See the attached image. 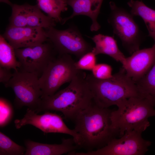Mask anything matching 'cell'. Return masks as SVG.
I'll use <instances>...</instances> for the list:
<instances>
[{
    "label": "cell",
    "mask_w": 155,
    "mask_h": 155,
    "mask_svg": "<svg viewBox=\"0 0 155 155\" xmlns=\"http://www.w3.org/2000/svg\"><path fill=\"white\" fill-rule=\"evenodd\" d=\"M112 110L100 107L94 102L80 111L73 121L80 138V147L89 152L103 147L117 135L113 129Z\"/></svg>",
    "instance_id": "1"
},
{
    "label": "cell",
    "mask_w": 155,
    "mask_h": 155,
    "mask_svg": "<svg viewBox=\"0 0 155 155\" xmlns=\"http://www.w3.org/2000/svg\"><path fill=\"white\" fill-rule=\"evenodd\" d=\"M86 76V74L80 70L66 88L52 95L41 98L35 112L59 111L65 118L73 120L80 111L94 102Z\"/></svg>",
    "instance_id": "2"
},
{
    "label": "cell",
    "mask_w": 155,
    "mask_h": 155,
    "mask_svg": "<svg viewBox=\"0 0 155 155\" xmlns=\"http://www.w3.org/2000/svg\"><path fill=\"white\" fill-rule=\"evenodd\" d=\"M86 80L94 102L101 107L108 108L129 98L142 96L136 84L123 67L108 79H98L91 73L86 75Z\"/></svg>",
    "instance_id": "3"
},
{
    "label": "cell",
    "mask_w": 155,
    "mask_h": 155,
    "mask_svg": "<svg viewBox=\"0 0 155 155\" xmlns=\"http://www.w3.org/2000/svg\"><path fill=\"white\" fill-rule=\"evenodd\" d=\"M117 106L118 109L112 111L110 119L112 128L119 137L127 131L142 133L150 125L148 118L155 116L154 106L142 96L125 99Z\"/></svg>",
    "instance_id": "4"
},
{
    "label": "cell",
    "mask_w": 155,
    "mask_h": 155,
    "mask_svg": "<svg viewBox=\"0 0 155 155\" xmlns=\"http://www.w3.org/2000/svg\"><path fill=\"white\" fill-rule=\"evenodd\" d=\"M71 55H59L49 64L39 78L41 98L52 95L63 84L70 82L80 70L75 67Z\"/></svg>",
    "instance_id": "5"
},
{
    "label": "cell",
    "mask_w": 155,
    "mask_h": 155,
    "mask_svg": "<svg viewBox=\"0 0 155 155\" xmlns=\"http://www.w3.org/2000/svg\"><path fill=\"white\" fill-rule=\"evenodd\" d=\"M111 11L108 22L113 28L114 34L121 40L122 45L132 54L140 49L144 36L133 16L125 9L117 6L112 1L109 3Z\"/></svg>",
    "instance_id": "6"
},
{
    "label": "cell",
    "mask_w": 155,
    "mask_h": 155,
    "mask_svg": "<svg viewBox=\"0 0 155 155\" xmlns=\"http://www.w3.org/2000/svg\"><path fill=\"white\" fill-rule=\"evenodd\" d=\"M4 85L13 90L15 95V104L17 107L27 106L35 112L42 94L38 76L19 70L14 71L11 78Z\"/></svg>",
    "instance_id": "7"
},
{
    "label": "cell",
    "mask_w": 155,
    "mask_h": 155,
    "mask_svg": "<svg viewBox=\"0 0 155 155\" xmlns=\"http://www.w3.org/2000/svg\"><path fill=\"white\" fill-rule=\"evenodd\" d=\"M45 30L48 40L59 55H73L80 59L92 51V46L84 39L74 25L64 30H58L54 27Z\"/></svg>",
    "instance_id": "8"
},
{
    "label": "cell",
    "mask_w": 155,
    "mask_h": 155,
    "mask_svg": "<svg viewBox=\"0 0 155 155\" xmlns=\"http://www.w3.org/2000/svg\"><path fill=\"white\" fill-rule=\"evenodd\" d=\"M142 133L126 131L119 139L115 138L101 148L86 152H75L74 155H143L148 150L152 142L144 139Z\"/></svg>",
    "instance_id": "9"
},
{
    "label": "cell",
    "mask_w": 155,
    "mask_h": 155,
    "mask_svg": "<svg viewBox=\"0 0 155 155\" xmlns=\"http://www.w3.org/2000/svg\"><path fill=\"white\" fill-rule=\"evenodd\" d=\"M20 63L19 70L34 74L39 78L57 53L48 40L32 46L15 49Z\"/></svg>",
    "instance_id": "10"
},
{
    "label": "cell",
    "mask_w": 155,
    "mask_h": 155,
    "mask_svg": "<svg viewBox=\"0 0 155 155\" xmlns=\"http://www.w3.org/2000/svg\"><path fill=\"white\" fill-rule=\"evenodd\" d=\"M15 127L19 129L24 126L30 125L45 133H59L72 136L75 143L80 146V138L74 129L69 128L61 117L55 113L46 111L42 115H38L34 111L28 108L23 117L14 121Z\"/></svg>",
    "instance_id": "11"
},
{
    "label": "cell",
    "mask_w": 155,
    "mask_h": 155,
    "mask_svg": "<svg viewBox=\"0 0 155 155\" xmlns=\"http://www.w3.org/2000/svg\"><path fill=\"white\" fill-rule=\"evenodd\" d=\"M9 25L18 27H39L46 29L54 27L55 21L45 15L37 5L13 4Z\"/></svg>",
    "instance_id": "12"
},
{
    "label": "cell",
    "mask_w": 155,
    "mask_h": 155,
    "mask_svg": "<svg viewBox=\"0 0 155 155\" xmlns=\"http://www.w3.org/2000/svg\"><path fill=\"white\" fill-rule=\"evenodd\" d=\"M2 35L15 49L34 46L48 40L45 29L39 27L9 25Z\"/></svg>",
    "instance_id": "13"
},
{
    "label": "cell",
    "mask_w": 155,
    "mask_h": 155,
    "mask_svg": "<svg viewBox=\"0 0 155 155\" xmlns=\"http://www.w3.org/2000/svg\"><path fill=\"white\" fill-rule=\"evenodd\" d=\"M155 62V44L150 48L139 49L126 57L123 68L135 83L142 78Z\"/></svg>",
    "instance_id": "14"
},
{
    "label": "cell",
    "mask_w": 155,
    "mask_h": 155,
    "mask_svg": "<svg viewBox=\"0 0 155 155\" xmlns=\"http://www.w3.org/2000/svg\"><path fill=\"white\" fill-rule=\"evenodd\" d=\"M60 144H48L24 141L26 151L24 155H60L74 152L80 148L73 139L63 138Z\"/></svg>",
    "instance_id": "15"
},
{
    "label": "cell",
    "mask_w": 155,
    "mask_h": 155,
    "mask_svg": "<svg viewBox=\"0 0 155 155\" xmlns=\"http://www.w3.org/2000/svg\"><path fill=\"white\" fill-rule=\"evenodd\" d=\"M103 0H67V5L72 8L73 11L70 16L63 19L61 24L79 15L87 16L90 18L92 23L90 27L92 32L97 31L100 28L97 20L100 13Z\"/></svg>",
    "instance_id": "16"
},
{
    "label": "cell",
    "mask_w": 155,
    "mask_h": 155,
    "mask_svg": "<svg viewBox=\"0 0 155 155\" xmlns=\"http://www.w3.org/2000/svg\"><path fill=\"white\" fill-rule=\"evenodd\" d=\"M91 39L95 44L92 52L96 55L100 54L107 55L122 65L124 63L126 57L119 49L117 41L113 37L99 34Z\"/></svg>",
    "instance_id": "17"
},
{
    "label": "cell",
    "mask_w": 155,
    "mask_h": 155,
    "mask_svg": "<svg viewBox=\"0 0 155 155\" xmlns=\"http://www.w3.org/2000/svg\"><path fill=\"white\" fill-rule=\"evenodd\" d=\"M127 4L133 16H139L143 20L148 31V36L153 39L155 44V10L149 7L142 1L131 0Z\"/></svg>",
    "instance_id": "18"
},
{
    "label": "cell",
    "mask_w": 155,
    "mask_h": 155,
    "mask_svg": "<svg viewBox=\"0 0 155 155\" xmlns=\"http://www.w3.org/2000/svg\"><path fill=\"white\" fill-rule=\"evenodd\" d=\"M37 2L38 6L47 16L61 23V14L67 9V0H37Z\"/></svg>",
    "instance_id": "19"
},
{
    "label": "cell",
    "mask_w": 155,
    "mask_h": 155,
    "mask_svg": "<svg viewBox=\"0 0 155 155\" xmlns=\"http://www.w3.org/2000/svg\"><path fill=\"white\" fill-rule=\"evenodd\" d=\"M15 49L3 35L0 36V66L15 71L19 69L20 64L17 61Z\"/></svg>",
    "instance_id": "20"
},
{
    "label": "cell",
    "mask_w": 155,
    "mask_h": 155,
    "mask_svg": "<svg viewBox=\"0 0 155 155\" xmlns=\"http://www.w3.org/2000/svg\"><path fill=\"white\" fill-rule=\"evenodd\" d=\"M136 83L142 96L155 106V62L146 74Z\"/></svg>",
    "instance_id": "21"
},
{
    "label": "cell",
    "mask_w": 155,
    "mask_h": 155,
    "mask_svg": "<svg viewBox=\"0 0 155 155\" xmlns=\"http://www.w3.org/2000/svg\"><path fill=\"white\" fill-rule=\"evenodd\" d=\"M26 151V148L17 144L0 131V155H24Z\"/></svg>",
    "instance_id": "22"
},
{
    "label": "cell",
    "mask_w": 155,
    "mask_h": 155,
    "mask_svg": "<svg viewBox=\"0 0 155 155\" xmlns=\"http://www.w3.org/2000/svg\"><path fill=\"white\" fill-rule=\"evenodd\" d=\"M13 109L11 103L6 99L0 98V126L3 127L11 121L13 115Z\"/></svg>",
    "instance_id": "23"
},
{
    "label": "cell",
    "mask_w": 155,
    "mask_h": 155,
    "mask_svg": "<svg viewBox=\"0 0 155 155\" xmlns=\"http://www.w3.org/2000/svg\"><path fill=\"white\" fill-rule=\"evenodd\" d=\"M96 55L91 51L81 57L78 61L75 62V65L78 70L92 71L96 64Z\"/></svg>",
    "instance_id": "24"
},
{
    "label": "cell",
    "mask_w": 155,
    "mask_h": 155,
    "mask_svg": "<svg viewBox=\"0 0 155 155\" xmlns=\"http://www.w3.org/2000/svg\"><path fill=\"white\" fill-rule=\"evenodd\" d=\"M91 71L93 76L99 79H108L113 75L112 67L106 63L96 64Z\"/></svg>",
    "instance_id": "25"
},
{
    "label": "cell",
    "mask_w": 155,
    "mask_h": 155,
    "mask_svg": "<svg viewBox=\"0 0 155 155\" xmlns=\"http://www.w3.org/2000/svg\"><path fill=\"white\" fill-rule=\"evenodd\" d=\"M10 69L0 66V82L4 85L7 83L13 75Z\"/></svg>",
    "instance_id": "26"
},
{
    "label": "cell",
    "mask_w": 155,
    "mask_h": 155,
    "mask_svg": "<svg viewBox=\"0 0 155 155\" xmlns=\"http://www.w3.org/2000/svg\"><path fill=\"white\" fill-rule=\"evenodd\" d=\"M0 1L1 2H3L6 3L11 6L13 5V4L10 2L9 0H0Z\"/></svg>",
    "instance_id": "27"
}]
</instances>
